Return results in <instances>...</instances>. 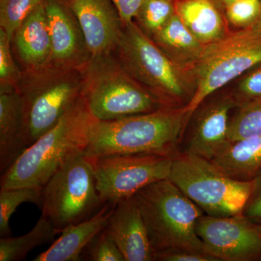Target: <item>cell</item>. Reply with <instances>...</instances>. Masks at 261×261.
<instances>
[{
    "label": "cell",
    "instance_id": "6da1fadb",
    "mask_svg": "<svg viewBox=\"0 0 261 261\" xmlns=\"http://www.w3.org/2000/svg\"><path fill=\"white\" fill-rule=\"evenodd\" d=\"M97 121L82 94L56 126L2 173L1 189L42 188L58 170L84 154Z\"/></svg>",
    "mask_w": 261,
    "mask_h": 261
},
{
    "label": "cell",
    "instance_id": "7a4b0ae2",
    "mask_svg": "<svg viewBox=\"0 0 261 261\" xmlns=\"http://www.w3.org/2000/svg\"><path fill=\"white\" fill-rule=\"evenodd\" d=\"M189 123L185 107H161L150 113L97 121L83 154L97 157L156 154L174 157L180 152L182 137Z\"/></svg>",
    "mask_w": 261,
    "mask_h": 261
},
{
    "label": "cell",
    "instance_id": "3957f363",
    "mask_svg": "<svg viewBox=\"0 0 261 261\" xmlns=\"http://www.w3.org/2000/svg\"><path fill=\"white\" fill-rule=\"evenodd\" d=\"M134 197L143 218L154 257L176 250L209 254L196 232L197 220L205 213L172 181L166 178L154 182Z\"/></svg>",
    "mask_w": 261,
    "mask_h": 261
},
{
    "label": "cell",
    "instance_id": "277c9868",
    "mask_svg": "<svg viewBox=\"0 0 261 261\" xmlns=\"http://www.w3.org/2000/svg\"><path fill=\"white\" fill-rule=\"evenodd\" d=\"M118 61L163 107H185L193 97L190 76L173 63L138 24H124L116 48Z\"/></svg>",
    "mask_w": 261,
    "mask_h": 261
},
{
    "label": "cell",
    "instance_id": "5b68a950",
    "mask_svg": "<svg viewBox=\"0 0 261 261\" xmlns=\"http://www.w3.org/2000/svg\"><path fill=\"white\" fill-rule=\"evenodd\" d=\"M261 63V20L227 32L205 46L190 73L193 97L185 106L189 121L207 97Z\"/></svg>",
    "mask_w": 261,
    "mask_h": 261
},
{
    "label": "cell",
    "instance_id": "8992f818",
    "mask_svg": "<svg viewBox=\"0 0 261 261\" xmlns=\"http://www.w3.org/2000/svg\"><path fill=\"white\" fill-rule=\"evenodd\" d=\"M83 68L49 65L21 76L17 90L23 102L25 149L56 126L82 96Z\"/></svg>",
    "mask_w": 261,
    "mask_h": 261
},
{
    "label": "cell",
    "instance_id": "52a82bcc",
    "mask_svg": "<svg viewBox=\"0 0 261 261\" xmlns=\"http://www.w3.org/2000/svg\"><path fill=\"white\" fill-rule=\"evenodd\" d=\"M82 70V95L97 121L150 113L163 107L111 54L90 58Z\"/></svg>",
    "mask_w": 261,
    "mask_h": 261
},
{
    "label": "cell",
    "instance_id": "ba28073f",
    "mask_svg": "<svg viewBox=\"0 0 261 261\" xmlns=\"http://www.w3.org/2000/svg\"><path fill=\"white\" fill-rule=\"evenodd\" d=\"M168 179L205 214L216 217L243 214L253 186L228 177L208 160L181 152L173 158Z\"/></svg>",
    "mask_w": 261,
    "mask_h": 261
},
{
    "label": "cell",
    "instance_id": "9c48e42d",
    "mask_svg": "<svg viewBox=\"0 0 261 261\" xmlns=\"http://www.w3.org/2000/svg\"><path fill=\"white\" fill-rule=\"evenodd\" d=\"M105 204L84 154L58 170L42 187V216L51 221L58 233L89 219Z\"/></svg>",
    "mask_w": 261,
    "mask_h": 261
},
{
    "label": "cell",
    "instance_id": "30bf717a",
    "mask_svg": "<svg viewBox=\"0 0 261 261\" xmlns=\"http://www.w3.org/2000/svg\"><path fill=\"white\" fill-rule=\"evenodd\" d=\"M86 158L92 168L102 202L116 205L151 184L168 178L174 157L156 154H115Z\"/></svg>",
    "mask_w": 261,
    "mask_h": 261
},
{
    "label": "cell",
    "instance_id": "8fae6325",
    "mask_svg": "<svg viewBox=\"0 0 261 261\" xmlns=\"http://www.w3.org/2000/svg\"><path fill=\"white\" fill-rule=\"evenodd\" d=\"M196 232L219 261H261V231L243 214L226 217L204 214L197 220Z\"/></svg>",
    "mask_w": 261,
    "mask_h": 261
},
{
    "label": "cell",
    "instance_id": "7c38bea8",
    "mask_svg": "<svg viewBox=\"0 0 261 261\" xmlns=\"http://www.w3.org/2000/svg\"><path fill=\"white\" fill-rule=\"evenodd\" d=\"M71 10L91 58L116 49L123 24L110 0H72Z\"/></svg>",
    "mask_w": 261,
    "mask_h": 261
},
{
    "label": "cell",
    "instance_id": "4fadbf2b",
    "mask_svg": "<svg viewBox=\"0 0 261 261\" xmlns=\"http://www.w3.org/2000/svg\"><path fill=\"white\" fill-rule=\"evenodd\" d=\"M234 108L236 102L229 94L197 108L193 128L180 152L212 161L228 144L230 111Z\"/></svg>",
    "mask_w": 261,
    "mask_h": 261
},
{
    "label": "cell",
    "instance_id": "5bb4252c",
    "mask_svg": "<svg viewBox=\"0 0 261 261\" xmlns=\"http://www.w3.org/2000/svg\"><path fill=\"white\" fill-rule=\"evenodd\" d=\"M44 5L51 37L49 65L63 68H83L91 57L80 25L56 0H46Z\"/></svg>",
    "mask_w": 261,
    "mask_h": 261
},
{
    "label": "cell",
    "instance_id": "9a60e30c",
    "mask_svg": "<svg viewBox=\"0 0 261 261\" xmlns=\"http://www.w3.org/2000/svg\"><path fill=\"white\" fill-rule=\"evenodd\" d=\"M103 230L116 244L125 261H154L145 222L134 196L116 204Z\"/></svg>",
    "mask_w": 261,
    "mask_h": 261
},
{
    "label": "cell",
    "instance_id": "2e32d148",
    "mask_svg": "<svg viewBox=\"0 0 261 261\" xmlns=\"http://www.w3.org/2000/svg\"><path fill=\"white\" fill-rule=\"evenodd\" d=\"M116 205L106 203L89 219L65 228L47 250L34 261H79L94 237L106 227Z\"/></svg>",
    "mask_w": 261,
    "mask_h": 261
},
{
    "label": "cell",
    "instance_id": "e0dca14e",
    "mask_svg": "<svg viewBox=\"0 0 261 261\" xmlns=\"http://www.w3.org/2000/svg\"><path fill=\"white\" fill-rule=\"evenodd\" d=\"M13 41L19 58L28 70L39 69L49 65L51 44L44 2L19 27Z\"/></svg>",
    "mask_w": 261,
    "mask_h": 261
},
{
    "label": "cell",
    "instance_id": "ac0fdd59",
    "mask_svg": "<svg viewBox=\"0 0 261 261\" xmlns=\"http://www.w3.org/2000/svg\"><path fill=\"white\" fill-rule=\"evenodd\" d=\"M25 149L24 113L17 89L0 92V171L3 173Z\"/></svg>",
    "mask_w": 261,
    "mask_h": 261
},
{
    "label": "cell",
    "instance_id": "d6986e66",
    "mask_svg": "<svg viewBox=\"0 0 261 261\" xmlns=\"http://www.w3.org/2000/svg\"><path fill=\"white\" fill-rule=\"evenodd\" d=\"M151 38L189 76L205 46L189 30L176 13Z\"/></svg>",
    "mask_w": 261,
    "mask_h": 261
},
{
    "label": "cell",
    "instance_id": "ffe728a7",
    "mask_svg": "<svg viewBox=\"0 0 261 261\" xmlns=\"http://www.w3.org/2000/svg\"><path fill=\"white\" fill-rule=\"evenodd\" d=\"M211 161L229 178L253 181L261 175V136L228 142Z\"/></svg>",
    "mask_w": 261,
    "mask_h": 261
},
{
    "label": "cell",
    "instance_id": "44dd1931",
    "mask_svg": "<svg viewBox=\"0 0 261 261\" xmlns=\"http://www.w3.org/2000/svg\"><path fill=\"white\" fill-rule=\"evenodd\" d=\"M175 13L205 45L215 42L228 32L224 17L214 0H176Z\"/></svg>",
    "mask_w": 261,
    "mask_h": 261
},
{
    "label": "cell",
    "instance_id": "7402d4cb",
    "mask_svg": "<svg viewBox=\"0 0 261 261\" xmlns=\"http://www.w3.org/2000/svg\"><path fill=\"white\" fill-rule=\"evenodd\" d=\"M56 234L58 233L51 221L42 216L27 234L0 239V261L23 260L31 250L51 241Z\"/></svg>",
    "mask_w": 261,
    "mask_h": 261
},
{
    "label": "cell",
    "instance_id": "603a6c76",
    "mask_svg": "<svg viewBox=\"0 0 261 261\" xmlns=\"http://www.w3.org/2000/svg\"><path fill=\"white\" fill-rule=\"evenodd\" d=\"M42 188L20 187L1 189L0 191V235L1 238L11 234L10 220L19 205L32 202L40 207Z\"/></svg>",
    "mask_w": 261,
    "mask_h": 261
},
{
    "label": "cell",
    "instance_id": "cb8c5ba5",
    "mask_svg": "<svg viewBox=\"0 0 261 261\" xmlns=\"http://www.w3.org/2000/svg\"><path fill=\"white\" fill-rule=\"evenodd\" d=\"M230 118L228 142L261 136V98L238 106Z\"/></svg>",
    "mask_w": 261,
    "mask_h": 261
},
{
    "label": "cell",
    "instance_id": "d4e9b609",
    "mask_svg": "<svg viewBox=\"0 0 261 261\" xmlns=\"http://www.w3.org/2000/svg\"><path fill=\"white\" fill-rule=\"evenodd\" d=\"M176 0H144L137 18L142 30L152 37L175 13Z\"/></svg>",
    "mask_w": 261,
    "mask_h": 261
},
{
    "label": "cell",
    "instance_id": "484cf974",
    "mask_svg": "<svg viewBox=\"0 0 261 261\" xmlns=\"http://www.w3.org/2000/svg\"><path fill=\"white\" fill-rule=\"evenodd\" d=\"M44 0H0V27L10 40L17 29Z\"/></svg>",
    "mask_w": 261,
    "mask_h": 261
},
{
    "label": "cell",
    "instance_id": "4316f807",
    "mask_svg": "<svg viewBox=\"0 0 261 261\" xmlns=\"http://www.w3.org/2000/svg\"><path fill=\"white\" fill-rule=\"evenodd\" d=\"M11 42L6 32L0 28V92L17 89L22 76L12 56Z\"/></svg>",
    "mask_w": 261,
    "mask_h": 261
},
{
    "label": "cell",
    "instance_id": "83f0119b",
    "mask_svg": "<svg viewBox=\"0 0 261 261\" xmlns=\"http://www.w3.org/2000/svg\"><path fill=\"white\" fill-rule=\"evenodd\" d=\"M82 258L90 261H125L116 244L104 230L86 247Z\"/></svg>",
    "mask_w": 261,
    "mask_h": 261
},
{
    "label": "cell",
    "instance_id": "f1b7e54d",
    "mask_svg": "<svg viewBox=\"0 0 261 261\" xmlns=\"http://www.w3.org/2000/svg\"><path fill=\"white\" fill-rule=\"evenodd\" d=\"M226 17L238 28L251 25L260 16L261 0H238L225 5Z\"/></svg>",
    "mask_w": 261,
    "mask_h": 261
},
{
    "label": "cell",
    "instance_id": "f546056e",
    "mask_svg": "<svg viewBox=\"0 0 261 261\" xmlns=\"http://www.w3.org/2000/svg\"><path fill=\"white\" fill-rule=\"evenodd\" d=\"M231 95L237 107L261 98V63L244 74Z\"/></svg>",
    "mask_w": 261,
    "mask_h": 261
},
{
    "label": "cell",
    "instance_id": "4dcf8cb0",
    "mask_svg": "<svg viewBox=\"0 0 261 261\" xmlns=\"http://www.w3.org/2000/svg\"><path fill=\"white\" fill-rule=\"evenodd\" d=\"M154 261H219L210 254L176 250L154 255Z\"/></svg>",
    "mask_w": 261,
    "mask_h": 261
},
{
    "label": "cell",
    "instance_id": "1f68e13d",
    "mask_svg": "<svg viewBox=\"0 0 261 261\" xmlns=\"http://www.w3.org/2000/svg\"><path fill=\"white\" fill-rule=\"evenodd\" d=\"M252 183V193L245 206L243 214L255 221L261 219V175Z\"/></svg>",
    "mask_w": 261,
    "mask_h": 261
},
{
    "label": "cell",
    "instance_id": "d6a6232c",
    "mask_svg": "<svg viewBox=\"0 0 261 261\" xmlns=\"http://www.w3.org/2000/svg\"><path fill=\"white\" fill-rule=\"evenodd\" d=\"M120 15L123 25L137 18L144 0H111Z\"/></svg>",
    "mask_w": 261,
    "mask_h": 261
},
{
    "label": "cell",
    "instance_id": "836d02e7",
    "mask_svg": "<svg viewBox=\"0 0 261 261\" xmlns=\"http://www.w3.org/2000/svg\"><path fill=\"white\" fill-rule=\"evenodd\" d=\"M223 4L225 5L231 4V3H234V2L238 1V0H221Z\"/></svg>",
    "mask_w": 261,
    "mask_h": 261
},
{
    "label": "cell",
    "instance_id": "e575fe53",
    "mask_svg": "<svg viewBox=\"0 0 261 261\" xmlns=\"http://www.w3.org/2000/svg\"><path fill=\"white\" fill-rule=\"evenodd\" d=\"M255 222L257 223V226H258L259 229L261 231V219L255 221Z\"/></svg>",
    "mask_w": 261,
    "mask_h": 261
},
{
    "label": "cell",
    "instance_id": "d590c367",
    "mask_svg": "<svg viewBox=\"0 0 261 261\" xmlns=\"http://www.w3.org/2000/svg\"><path fill=\"white\" fill-rule=\"evenodd\" d=\"M260 16L261 17V13H260Z\"/></svg>",
    "mask_w": 261,
    "mask_h": 261
}]
</instances>
